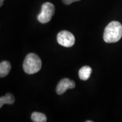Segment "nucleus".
I'll use <instances>...</instances> for the list:
<instances>
[{
	"label": "nucleus",
	"mask_w": 122,
	"mask_h": 122,
	"mask_svg": "<svg viewBox=\"0 0 122 122\" xmlns=\"http://www.w3.org/2000/svg\"><path fill=\"white\" fill-rule=\"evenodd\" d=\"M122 37V25L117 21H112L106 26L103 39L106 43H115Z\"/></svg>",
	"instance_id": "f257e3e1"
},
{
	"label": "nucleus",
	"mask_w": 122,
	"mask_h": 122,
	"mask_svg": "<svg viewBox=\"0 0 122 122\" xmlns=\"http://www.w3.org/2000/svg\"><path fill=\"white\" fill-rule=\"evenodd\" d=\"M41 61L34 53L26 55L23 62V69L27 74L32 75L37 73L41 68Z\"/></svg>",
	"instance_id": "f03ea898"
},
{
	"label": "nucleus",
	"mask_w": 122,
	"mask_h": 122,
	"mask_svg": "<svg viewBox=\"0 0 122 122\" xmlns=\"http://www.w3.org/2000/svg\"><path fill=\"white\" fill-rule=\"evenodd\" d=\"M55 12L54 5L50 2H46L41 6V11L37 16L39 22L45 24L50 21Z\"/></svg>",
	"instance_id": "7ed1b4c3"
},
{
	"label": "nucleus",
	"mask_w": 122,
	"mask_h": 122,
	"mask_svg": "<svg viewBox=\"0 0 122 122\" xmlns=\"http://www.w3.org/2000/svg\"><path fill=\"white\" fill-rule=\"evenodd\" d=\"M58 43L66 48L72 47L75 44V39L74 35L67 30H62L57 35Z\"/></svg>",
	"instance_id": "20e7f679"
},
{
	"label": "nucleus",
	"mask_w": 122,
	"mask_h": 122,
	"mask_svg": "<svg viewBox=\"0 0 122 122\" xmlns=\"http://www.w3.org/2000/svg\"><path fill=\"white\" fill-rule=\"evenodd\" d=\"M75 87V83L74 81L68 78H64L61 79L57 85L56 92L58 94L61 95L64 94L68 89H73Z\"/></svg>",
	"instance_id": "39448f33"
},
{
	"label": "nucleus",
	"mask_w": 122,
	"mask_h": 122,
	"mask_svg": "<svg viewBox=\"0 0 122 122\" xmlns=\"http://www.w3.org/2000/svg\"><path fill=\"white\" fill-rule=\"evenodd\" d=\"M92 68L89 66H84L79 71V77L80 79L86 81L90 78L92 73Z\"/></svg>",
	"instance_id": "423d86ee"
},
{
	"label": "nucleus",
	"mask_w": 122,
	"mask_h": 122,
	"mask_svg": "<svg viewBox=\"0 0 122 122\" xmlns=\"http://www.w3.org/2000/svg\"><path fill=\"white\" fill-rule=\"evenodd\" d=\"M11 70V64L8 61H2L0 63V77H4L9 74Z\"/></svg>",
	"instance_id": "0eeeda50"
},
{
	"label": "nucleus",
	"mask_w": 122,
	"mask_h": 122,
	"mask_svg": "<svg viewBox=\"0 0 122 122\" xmlns=\"http://www.w3.org/2000/svg\"><path fill=\"white\" fill-rule=\"evenodd\" d=\"M15 101L14 96L10 94V93H7L5 96H1L0 98V107L1 108L3 105L5 104L8 105H12Z\"/></svg>",
	"instance_id": "6e6552de"
},
{
	"label": "nucleus",
	"mask_w": 122,
	"mask_h": 122,
	"mask_svg": "<svg viewBox=\"0 0 122 122\" xmlns=\"http://www.w3.org/2000/svg\"><path fill=\"white\" fill-rule=\"evenodd\" d=\"M31 119L34 122H47V117L46 115L39 112H33L31 114Z\"/></svg>",
	"instance_id": "1a4fd4ad"
},
{
	"label": "nucleus",
	"mask_w": 122,
	"mask_h": 122,
	"mask_svg": "<svg viewBox=\"0 0 122 122\" xmlns=\"http://www.w3.org/2000/svg\"><path fill=\"white\" fill-rule=\"evenodd\" d=\"M62 2L66 5H70L73 2H75V1H79L80 0H62Z\"/></svg>",
	"instance_id": "9d476101"
},
{
	"label": "nucleus",
	"mask_w": 122,
	"mask_h": 122,
	"mask_svg": "<svg viewBox=\"0 0 122 122\" xmlns=\"http://www.w3.org/2000/svg\"><path fill=\"white\" fill-rule=\"evenodd\" d=\"M4 1V0H0V6H2L3 5Z\"/></svg>",
	"instance_id": "9b49d317"
}]
</instances>
